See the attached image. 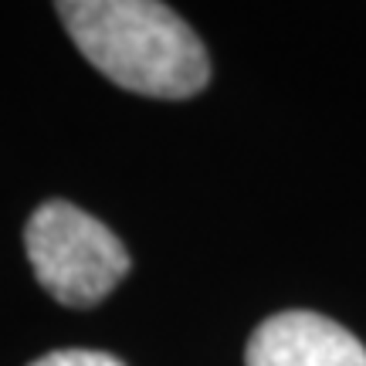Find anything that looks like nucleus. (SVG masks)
<instances>
[{"label":"nucleus","mask_w":366,"mask_h":366,"mask_svg":"<svg viewBox=\"0 0 366 366\" xmlns=\"http://www.w3.org/2000/svg\"><path fill=\"white\" fill-rule=\"evenodd\" d=\"M58 17L92 65L149 99H190L210 81V58L190 24L157 0H65Z\"/></svg>","instance_id":"nucleus-1"},{"label":"nucleus","mask_w":366,"mask_h":366,"mask_svg":"<svg viewBox=\"0 0 366 366\" xmlns=\"http://www.w3.org/2000/svg\"><path fill=\"white\" fill-rule=\"evenodd\" d=\"M31 366H126V363L116 360L112 353H102V350H54V353L34 360Z\"/></svg>","instance_id":"nucleus-4"},{"label":"nucleus","mask_w":366,"mask_h":366,"mask_svg":"<svg viewBox=\"0 0 366 366\" xmlns=\"http://www.w3.org/2000/svg\"><path fill=\"white\" fill-rule=\"evenodd\" d=\"M248 366H366V346L350 329L319 312L292 309L251 332Z\"/></svg>","instance_id":"nucleus-3"},{"label":"nucleus","mask_w":366,"mask_h":366,"mask_svg":"<svg viewBox=\"0 0 366 366\" xmlns=\"http://www.w3.org/2000/svg\"><path fill=\"white\" fill-rule=\"evenodd\" d=\"M24 248L41 288L68 309L99 305L129 272L126 244L68 200H48L31 214Z\"/></svg>","instance_id":"nucleus-2"}]
</instances>
